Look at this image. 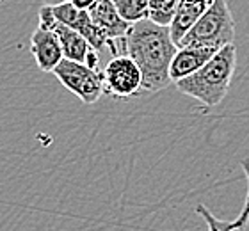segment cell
Wrapping results in <instances>:
<instances>
[{
	"instance_id": "obj_12",
	"label": "cell",
	"mask_w": 249,
	"mask_h": 231,
	"mask_svg": "<svg viewBox=\"0 0 249 231\" xmlns=\"http://www.w3.org/2000/svg\"><path fill=\"white\" fill-rule=\"evenodd\" d=\"M242 169L246 173V180H248V194H246L244 206L240 213L231 221H223V219H217L212 212L208 210L205 205H197L196 212L203 217V221L207 222L208 231H240L248 228L249 224V160H242Z\"/></svg>"
},
{
	"instance_id": "obj_17",
	"label": "cell",
	"mask_w": 249,
	"mask_h": 231,
	"mask_svg": "<svg viewBox=\"0 0 249 231\" xmlns=\"http://www.w3.org/2000/svg\"><path fill=\"white\" fill-rule=\"evenodd\" d=\"M0 2H4V0H0Z\"/></svg>"
},
{
	"instance_id": "obj_3",
	"label": "cell",
	"mask_w": 249,
	"mask_h": 231,
	"mask_svg": "<svg viewBox=\"0 0 249 231\" xmlns=\"http://www.w3.org/2000/svg\"><path fill=\"white\" fill-rule=\"evenodd\" d=\"M235 41V20L226 0H213L208 11L187 32L180 46H203L221 50Z\"/></svg>"
},
{
	"instance_id": "obj_14",
	"label": "cell",
	"mask_w": 249,
	"mask_h": 231,
	"mask_svg": "<svg viewBox=\"0 0 249 231\" xmlns=\"http://www.w3.org/2000/svg\"><path fill=\"white\" fill-rule=\"evenodd\" d=\"M180 0H150V13L148 20H151L157 25L171 27L175 15H177Z\"/></svg>"
},
{
	"instance_id": "obj_1",
	"label": "cell",
	"mask_w": 249,
	"mask_h": 231,
	"mask_svg": "<svg viewBox=\"0 0 249 231\" xmlns=\"http://www.w3.org/2000/svg\"><path fill=\"white\" fill-rule=\"evenodd\" d=\"M120 43V50L132 57L142 73V92L162 91L171 84L169 68L178 46L169 27L157 25L151 20L137 21Z\"/></svg>"
},
{
	"instance_id": "obj_15",
	"label": "cell",
	"mask_w": 249,
	"mask_h": 231,
	"mask_svg": "<svg viewBox=\"0 0 249 231\" xmlns=\"http://www.w3.org/2000/svg\"><path fill=\"white\" fill-rule=\"evenodd\" d=\"M77 9H82V11H89L91 7L94 5L96 0H70Z\"/></svg>"
},
{
	"instance_id": "obj_11",
	"label": "cell",
	"mask_w": 249,
	"mask_h": 231,
	"mask_svg": "<svg viewBox=\"0 0 249 231\" xmlns=\"http://www.w3.org/2000/svg\"><path fill=\"white\" fill-rule=\"evenodd\" d=\"M212 4L213 0H180L175 20L169 27L171 37L173 41L177 43V46L180 45V41L185 37L187 32L196 25L197 20L207 13Z\"/></svg>"
},
{
	"instance_id": "obj_8",
	"label": "cell",
	"mask_w": 249,
	"mask_h": 231,
	"mask_svg": "<svg viewBox=\"0 0 249 231\" xmlns=\"http://www.w3.org/2000/svg\"><path fill=\"white\" fill-rule=\"evenodd\" d=\"M31 53L43 73H52L64 59L59 37L53 31L37 27L31 36Z\"/></svg>"
},
{
	"instance_id": "obj_5",
	"label": "cell",
	"mask_w": 249,
	"mask_h": 231,
	"mask_svg": "<svg viewBox=\"0 0 249 231\" xmlns=\"http://www.w3.org/2000/svg\"><path fill=\"white\" fill-rule=\"evenodd\" d=\"M53 77L86 105H93L104 92V70H93L82 62L62 59L53 70Z\"/></svg>"
},
{
	"instance_id": "obj_13",
	"label": "cell",
	"mask_w": 249,
	"mask_h": 231,
	"mask_svg": "<svg viewBox=\"0 0 249 231\" xmlns=\"http://www.w3.org/2000/svg\"><path fill=\"white\" fill-rule=\"evenodd\" d=\"M116 9L124 21L134 25L137 21L148 20L150 13V0H112Z\"/></svg>"
},
{
	"instance_id": "obj_4",
	"label": "cell",
	"mask_w": 249,
	"mask_h": 231,
	"mask_svg": "<svg viewBox=\"0 0 249 231\" xmlns=\"http://www.w3.org/2000/svg\"><path fill=\"white\" fill-rule=\"evenodd\" d=\"M37 16H39V25L37 27L53 31L55 36L59 37L64 59L75 61V62H82V64L93 68V70H100L98 50H94L93 46H91V43H89L80 32L73 31L71 27H68V25H64V23H61V21H57V18L53 15L52 5L43 4L41 7H39Z\"/></svg>"
},
{
	"instance_id": "obj_10",
	"label": "cell",
	"mask_w": 249,
	"mask_h": 231,
	"mask_svg": "<svg viewBox=\"0 0 249 231\" xmlns=\"http://www.w3.org/2000/svg\"><path fill=\"white\" fill-rule=\"evenodd\" d=\"M89 16L100 31L109 37L110 41H120L130 31V23L120 16L112 0H96L89 9Z\"/></svg>"
},
{
	"instance_id": "obj_16",
	"label": "cell",
	"mask_w": 249,
	"mask_h": 231,
	"mask_svg": "<svg viewBox=\"0 0 249 231\" xmlns=\"http://www.w3.org/2000/svg\"><path fill=\"white\" fill-rule=\"evenodd\" d=\"M47 5H61V4H66L70 0H43Z\"/></svg>"
},
{
	"instance_id": "obj_9",
	"label": "cell",
	"mask_w": 249,
	"mask_h": 231,
	"mask_svg": "<svg viewBox=\"0 0 249 231\" xmlns=\"http://www.w3.org/2000/svg\"><path fill=\"white\" fill-rule=\"evenodd\" d=\"M219 50L213 48H203V46H180L175 53L169 68V77L171 82L177 84L185 77H191L199 68H203L212 59Z\"/></svg>"
},
{
	"instance_id": "obj_6",
	"label": "cell",
	"mask_w": 249,
	"mask_h": 231,
	"mask_svg": "<svg viewBox=\"0 0 249 231\" xmlns=\"http://www.w3.org/2000/svg\"><path fill=\"white\" fill-rule=\"evenodd\" d=\"M104 92L120 100L139 96L142 92V73L132 57L124 53L110 57L104 68Z\"/></svg>"
},
{
	"instance_id": "obj_2",
	"label": "cell",
	"mask_w": 249,
	"mask_h": 231,
	"mask_svg": "<svg viewBox=\"0 0 249 231\" xmlns=\"http://www.w3.org/2000/svg\"><path fill=\"white\" fill-rule=\"evenodd\" d=\"M237 68V48L228 45L221 48L203 68H199L191 77H185L177 82V89L185 96L212 108L223 102L228 94L230 84Z\"/></svg>"
},
{
	"instance_id": "obj_7",
	"label": "cell",
	"mask_w": 249,
	"mask_h": 231,
	"mask_svg": "<svg viewBox=\"0 0 249 231\" xmlns=\"http://www.w3.org/2000/svg\"><path fill=\"white\" fill-rule=\"evenodd\" d=\"M52 9L57 21L71 27L73 31L80 32L91 43V46H93L94 50L100 52L104 50V48H109L110 39L93 23L91 16H89V11L77 9L71 2H66V4H61V5H52Z\"/></svg>"
}]
</instances>
